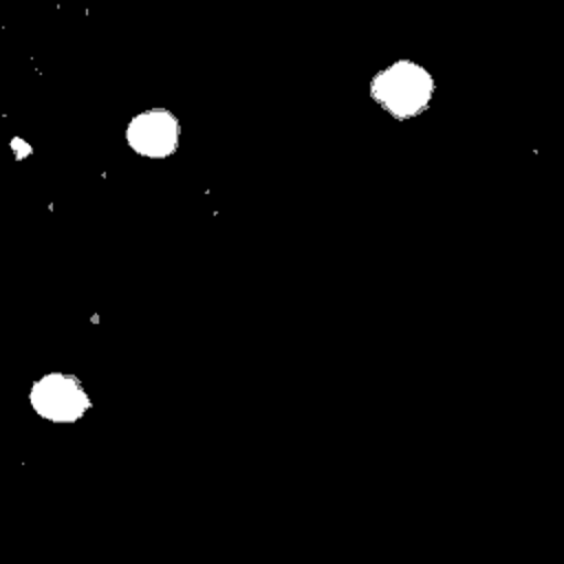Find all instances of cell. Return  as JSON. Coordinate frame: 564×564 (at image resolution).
<instances>
[{
  "instance_id": "3957f363",
  "label": "cell",
  "mask_w": 564,
  "mask_h": 564,
  "mask_svg": "<svg viewBox=\"0 0 564 564\" xmlns=\"http://www.w3.org/2000/svg\"><path fill=\"white\" fill-rule=\"evenodd\" d=\"M181 121L165 106H152L130 117L123 128V141L137 156L163 161L181 148Z\"/></svg>"
},
{
  "instance_id": "7a4b0ae2",
  "label": "cell",
  "mask_w": 564,
  "mask_h": 564,
  "mask_svg": "<svg viewBox=\"0 0 564 564\" xmlns=\"http://www.w3.org/2000/svg\"><path fill=\"white\" fill-rule=\"evenodd\" d=\"M26 401L40 421L53 425H75L95 408L84 381L68 370H46L35 377L29 386Z\"/></svg>"
},
{
  "instance_id": "277c9868",
  "label": "cell",
  "mask_w": 564,
  "mask_h": 564,
  "mask_svg": "<svg viewBox=\"0 0 564 564\" xmlns=\"http://www.w3.org/2000/svg\"><path fill=\"white\" fill-rule=\"evenodd\" d=\"M9 148H11V152H13V159L15 161H26V159H31L33 156V152H35V148L24 139V137H11V141H9Z\"/></svg>"
},
{
  "instance_id": "6da1fadb",
  "label": "cell",
  "mask_w": 564,
  "mask_h": 564,
  "mask_svg": "<svg viewBox=\"0 0 564 564\" xmlns=\"http://www.w3.org/2000/svg\"><path fill=\"white\" fill-rule=\"evenodd\" d=\"M368 93L388 117L410 121L430 110L436 95V79L421 62L399 57L372 73Z\"/></svg>"
}]
</instances>
